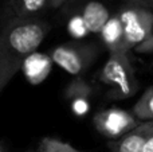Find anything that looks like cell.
Masks as SVG:
<instances>
[{
    "label": "cell",
    "instance_id": "cell-1",
    "mask_svg": "<svg viewBox=\"0 0 153 152\" xmlns=\"http://www.w3.org/2000/svg\"><path fill=\"white\" fill-rule=\"evenodd\" d=\"M51 26L40 18L10 19L0 30V93L31 54L36 53Z\"/></svg>",
    "mask_w": 153,
    "mask_h": 152
},
{
    "label": "cell",
    "instance_id": "cell-2",
    "mask_svg": "<svg viewBox=\"0 0 153 152\" xmlns=\"http://www.w3.org/2000/svg\"><path fill=\"white\" fill-rule=\"evenodd\" d=\"M100 80L110 86L109 98L124 100L134 96L138 82L134 74V67L126 51L110 53L105 66L100 73Z\"/></svg>",
    "mask_w": 153,
    "mask_h": 152
},
{
    "label": "cell",
    "instance_id": "cell-3",
    "mask_svg": "<svg viewBox=\"0 0 153 152\" xmlns=\"http://www.w3.org/2000/svg\"><path fill=\"white\" fill-rule=\"evenodd\" d=\"M117 13L124 26L125 51L129 53L153 32V11L136 1H129Z\"/></svg>",
    "mask_w": 153,
    "mask_h": 152
},
{
    "label": "cell",
    "instance_id": "cell-4",
    "mask_svg": "<svg viewBox=\"0 0 153 152\" xmlns=\"http://www.w3.org/2000/svg\"><path fill=\"white\" fill-rule=\"evenodd\" d=\"M97 48L91 45L69 42L55 47L51 51L50 57L53 58L54 63L61 66L70 74L79 77L89 69L97 57Z\"/></svg>",
    "mask_w": 153,
    "mask_h": 152
},
{
    "label": "cell",
    "instance_id": "cell-5",
    "mask_svg": "<svg viewBox=\"0 0 153 152\" xmlns=\"http://www.w3.org/2000/svg\"><path fill=\"white\" fill-rule=\"evenodd\" d=\"M140 121L132 112L120 109V108H108L98 112L93 118L95 129L102 136L110 140H118L122 136L138 127Z\"/></svg>",
    "mask_w": 153,
    "mask_h": 152
},
{
    "label": "cell",
    "instance_id": "cell-6",
    "mask_svg": "<svg viewBox=\"0 0 153 152\" xmlns=\"http://www.w3.org/2000/svg\"><path fill=\"white\" fill-rule=\"evenodd\" d=\"M152 129L153 121H143L121 139L109 142V148L111 152H144Z\"/></svg>",
    "mask_w": 153,
    "mask_h": 152
},
{
    "label": "cell",
    "instance_id": "cell-7",
    "mask_svg": "<svg viewBox=\"0 0 153 152\" xmlns=\"http://www.w3.org/2000/svg\"><path fill=\"white\" fill-rule=\"evenodd\" d=\"M51 8V0H5L4 12L10 19L40 18Z\"/></svg>",
    "mask_w": 153,
    "mask_h": 152
},
{
    "label": "cell",
    "instance_id": "cell-8",
    "mask_svg": "<svg viewBox=\"0 0 153 152\" xmlns=\"http://www.w3.org/2000/svg\"><path fill=\"white\" fill-rule=\"evenodd\" d=\"M53 58L43 53H34L24 61L23 72L27 81L32 85L43 82L53 69Z\"/></svg>",
    "mask_w": 153,
    "mask_h": 152
},
{
    "label": "cell",
    "instance_id": "cell-9",
    "mask_svg": "<svg viewBox=\"0 0 153 152\" xmlns=\"http://www.w3.org/2000/svg\"><path fill=\"white\" fill-rule=\"evenodd\" d=\"M81 16L89 32H94V34H101L105 24L111 18L108 7L98 0H89L87 3H85V5L82 7Z\"/></svg>",
    "mask_w": 153,
    "mask_h": 152
},
{
    "label": "cell",
    "instance_id": "cell-10",
    "mask_svg": "<svg viewBox=\"0 0 153 152\" xmlns=\"http://www.w3.org/2000/svg\"><path fill=\"white\" fill-rule=\"evenodd\" d=\"M100 35L102 42L108 47L109 53L125 51V32L118 13L113 15L109 19V22L105 24V27L102 28Z\"/></svg>",
    "mask_w": 153,
    "mask_h": 152
},
{
    "label": "cell",
    "instance_id": "cell-11",
    "mask_svg": "<svg viewBox=\"0 0 153 152\" xmlns=\"http://www.w3.org/2000/svg\"><path fill=\"white\" fill-rule=\"evenodd\" d=\"M132 113L140 121H153V85L149 86L138 98L133 107Z\"/></svg>",
    "mask_w": 153,
    "mask_h": 152
},
{
    "label": "cell",
    "instance_id": "cell-12",
    "mask_svg": "<svg viewBox=\"0 0 153 152\" xmlns=\"http://www.w3.org/2000/svg\"><path fill=\"white\" fill-rule=\"evenodd\" d=\"M93 93V88L81 77H76L69 83L65 92V97L67 100L74 101H79V100H89V97Z\"/></svg>",
    "mask_w": 153,
    "mask_h": 152
},
{
    "label": "cell",
    "instance_id": "cell-13",
    "mask_svg": "<svg viewBox=\"0 0 153 152\" xmlns=\"http://www.w3.org/2000/svg\"><path fill=\"white\" fill-rule=\"evenodd\" d=\"M38 152H81L79 150L54 137H43L39 143Z\"/></svg>",
    "mask_w": 153,
    "mask_h": 152
},
{
    "label": "cell",
    "instance_id": "cell-14",
    "mask_svg": "<svg viewBox=\"0 0 153 152\" xmlns=\"http://www.w3.org/2000/svg\"><path fill=\"white\" fill-rule=\"evenodd\" d=\"M69 32L76 39H81V38L86 37L89 30H87L86 24H85L83 19L81 15H75L70 19L69 22Z\"/></svg>",
    "mask_w": 153,
    "mask_h": 152
},
{
    "label": "cell",
    "instance_id": "cell-15",
    "mask_svg": "<svg viewBox=\"0 0 153 152\" xmlns=\"http://www.w3.org/2000/svg\"><path fill=\"white\" fill-rule=\"evenodd\" d=\"M133 50L138 54H152L153 53V32L148 38H145L140 45L136 46Z\"/></svg>",
    "mask_w": 153,
    "mask_h": 152
},
{
    "label": "cell",
    "instance_id": "cell-16",
    "mask_svg": "<svg viewBox=\"0 0 153 152\" xmlns=\"http://www.w3.org/2000/svg\"><path fill=\"white\" fill-rule=\"evenodd\" d=\"M144 152H153V129L149 135L148 140H146V144H145V148H144Z\"/></svg>",
    "mask_w": 153,
    "mask_h": 152
},
{
    "label": "cell",
    "instance_id": "cell-17",
    "mask_svg": "<svg viewBox=\"0 0 153 152\" xmlns=\"http://www.w3.org/2000/svg\"><path fill=\"white\" fill-rule=\"evenodd\" d=\"M70 0H51V10H56V8L62 7L63 4L69 3Z\"/></svg>",
    "mask_w": 153,
    "mask_h": 152
},
{
    "label": "cell",
    "instance_id": "cell-18",
    "mask_svg": "<svg viewBox=\"0 0 153 152\" xmlns=\"http://www.w3.org/2000/svg\"><path fill=\"white\" fill-rule=\"evenodd\" d=\"M134 1L138 3V4H141V5H144V7L151 8L153 11V0H134Z\"/></svg>",
    "mask_w": 153,
    "mask_h": 152
},
{
    "label": "cell",
    "instance_id": "cell-19",
    "mask_svg": "<svg viewBox=\"0 0 153 152\" xmlns=\"http://www.w3.org/2000/svg\"><path fill=\"white\" fill-rule=\"evenodd\" d=\"M0 152H7V151H5V148L3 147V144H1V143H0Z\"/></svg>",
    "mask_w": 153,
    "mask_h": 152
},
{
    "label": "cell",
    "instance_id": "cell-20",
    "mask_svg": "<svg viewBox=\"0 0 153 152\" xmlns=\"http://www.w3.org/2000/svg\"><path fill=\"white\" fill-rule=\"evenodd\" d=\"M129 1H134V0H129Z\"/></svg>",
    "mask_w": 153,
    "mask_h": 152
}]
</instances>
